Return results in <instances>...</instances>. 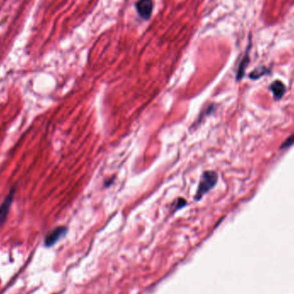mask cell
<instances>
[{"mask_svg":"<svg viewBox=\"0 0 294 294\" xmlns=\"http://www.w3.org/2000/svg\"><path fill=\"white\" fill-rule=\"evenodd\" d=\"M294 144V133L293 134H291L289 138H286L285 139V142L281 144V146L280 148L281 149H285V148H288V147L291 146L292 144Z\"/></svg>","mask_w":294,"mask_h":294,"instance_id":"8992f818","label":"cell"},{"mask_svg":"<svg viewBox=\"0 0 294 294\" xmlns=\"http://www.w3.org/2000/svg\"><path fill=\"white\" fill-rule=\"evenodd\" d=\"M16 188L12 187L10 190L9 194L6 195L4 199L3 202L0 204V225H3L6 223V219L9 215L10 210L12 207V203L15 198Z\"/></svg>","mask_w":294,"mask_h":294,"instance_id":"7a4b0ae2","label":"cell"},{"mask_svg":"<svg viewBox=\"0 0 294 294\" xmlns=\"http://www.w3.org/2000/svg\"><path fill=\"white\" fill-rule=\"evenodd\" d=\"M67 231H68V228L66 226H58L56 228L54 229L46 236L45 239H44L45 246H54L55 243H57L61 238H63L66 236Z\"/></svg>","mask_w":294,"mask_h":294,"instance_id":"3957f363","label":"cell"},{"mask_svg":"<svg viewBox=\"0 0 294 294\" xmlns=\"http://www.w3.org/2000/svg\"><path fill=\"white\" fill-rule=\"evenodd\" d=\"M271 90L273 92V96L276 99H280L283 95L285 94V87L280 81H274L272 83L270 86Z\"/></svg>","mask_w":294,"mask_h":294,"instance_id":"5b68a950","label":"cell"},{"mask_svg":"<svg viewBox=\"0 0 294 294\" xmlns=\"http://www.w3.org/2000/svg\"><path fill=\"white\" fill-rule=\"evenodd\" d=\"M187 205V202L183 198H179L176 201V206H175L174 209L175 211L179 210L181 208H183V207H185Z\"/></svg>","mask_w":294,"mask_h":294,"instance_id":"52a82bcc","label":"cell"},{"mask_svg":"<svg viewBox=\"0 0 294 294\" xmlns=\"http://www.w3.org/2000/svg\"><path fill=\"white\" fill-rule=\"evenodd\" d=\"M218 182V175L213 171H205L201 176L198 189L195 194V199L200 201L207 193L209 192Z\"/></svg>","mask_w":294,"mask_h":294,"instance_id":"6da1fadb","label":"cell"},{"mask_svg":"<svg viewBox=\"0 0 294 294\" xmlns=\"http://www.w3.org/2000/svg\"><path fill=\"white\" fill-rule=\"evenodd\" d=\"M135 6L138 16L144 21H148L153 14V0H138Z\"/></svg>","mask_w":294,"mask_h":294,"instance_id":"277c9868","label":"cell"}]
</instances>
